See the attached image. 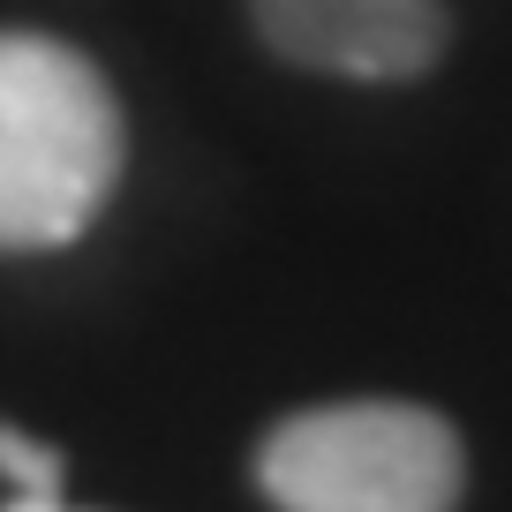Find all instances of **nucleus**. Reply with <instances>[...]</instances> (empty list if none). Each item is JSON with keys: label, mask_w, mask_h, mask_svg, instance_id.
Here are the masks:
<instances>
[{"label": "nucleus", "mask_w": 512, "mask_h": 512, "mask_svg": "<svg viewBox=\"0 0 512 512\" xmlns=\"http://www.w3.org/2000/svg\"><path fill=\"white\" fill-rule=\"evenodd\" d=\"M121 106L76 46L0 31V249H61L121 181Z\"/></svg>", "instance_id": "obj_1"}, {"label": "nucleus", "mask_w": 512, "mask_h": 512, "mask_svg": "<svg viewBox=\"0 0 512 512\" xmlns=\"http://www.w3.org/2000/svg\"><path fill=\"white\" fill-rule=\"evenodd\" d=\"M256 482L279 512H460V437L415 400L302 407L256 445Z\"/></svg>", "instance_id": "obj_2"}, {"label": "nucleus", "mask_w": 512, "mask_h": 512, "mask_svg": "<svg viewBox=\"0 0 512 512\" xmlns=\"http://www.w3.org/2000/svg\"><path fill=\"white\" fill-rule=\"evenodd\" d=\"M249 16L279 61L347 83H415L445 53L437 0H249Z\"/></svg>", "instance_id": "obj_3"}, {"label": "nucleus", "mask_w": 512, "mask_h": 512, "mask_svg": "<svg viewBox=\"0 0 512 512\" xmlns=\"http://www.w3.org/2000/svg\"><path fill=\"white\" fill-rule=\"evenodd\" d=\"M0 512H76V505H68L61 490H16V497H8Z\"/></svg>", "instance_id": "obj_4"}]
</instances>
